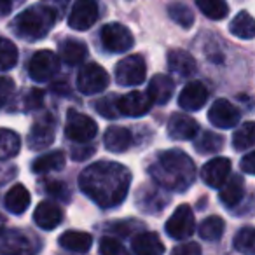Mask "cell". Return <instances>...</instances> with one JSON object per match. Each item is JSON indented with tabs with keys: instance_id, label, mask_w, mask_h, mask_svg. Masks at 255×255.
Here are the masks:
<instances>
[{
	"instance_id": "1",
	"label": "cell",
	"mask_w": 255,
	"mask_h": 255,
	"mask_svg": "<svg viewBox=\"0 0 255 255\" xmlns=\"http://www.w3.org/2000/svg\"><path fill=\"white\" fill-rule=\"evenodd\" d=\"M131 171L114 161L93 163L79 175V187L102 208L119 206L126 199Z\"/></svg>"
},
{
	"instance_id": "2",
	"label": "cell",
	"mask_w": 255,
	"mask_h": 255,
	"mask_svg": "<svg viewBox=\"0 0 255 255\" xmlns=\"http://www.w3.org/2000/svg\"><path fill=\"white\" fill-rule=\"evenodd\" d=\"M149 173L157 185L173 192H184L196 180V166L185 152L178 149L164 150L156 156Z\"/></svg>"
},
{
	"instance_id": "3",
	"label": "cell",
	"mask_w": 255,
	"mask_h": 255,
	"mask_svg": "<svg viewBox=\"0 0 255 255\" xmlns=\"http://www.w3.org/2000/svg\"><path fill=\"white\" fill-rule=\"evenodd\" d=\"M58 16L53 9L44 5L42 2L19 12L12 21V28L18 37L25 40H40L54 28Z\"/></svg>"
},
{
	"instance_id": "4",
	"label": "cell",
	"mask_w": 255,
	"mask_h": 255,
	"mask_svg": "<svg viewBox=\"0 0 255 255\" xmlns=\"http://www.w3.org/2000/svg\"><path fill=\"white\" fill-rule=\"evenodd\" d=\"M98 133V124L89 116L77 112V110H68L67 124H65V135L68 140L75 143H88Z\"/></svg>"
},
{
	"instance_id": "5",
	"label": "cell",
	"mask_w": 255,
	"mask_h": 255,
	"mask_svg": "<svg viewBox=\"0 0 255 255\" xmlns=\"http://www.w3.org/2000/svg\"><path fill=\"white\" fill-rule=\"evenodd\" d=\"M147 65L140 54L126 56L116 65V81L121 86H138L145 81Z\"/></svg>"
},
{
	"instance_id": "6",
	"label": "cell",
	"mask_w": 255,
	"mask_h": 255,
	"mask_svg": "<svg viewBox=\"0 0 255 255\" xmlns=\"http://www.w3.org/2000/svg\"><path fill=\"white\" fill-rule=\"evenodd\" d=\"M39 248L35 236L16 229H0V252L4 254H33Z\"/></svg>"
},
{
	"instance_id": "7",
	"label": "cell",
	"mask_w": 255,
	"mask_h": 255,
	"mask_svg": "<svg viewBox=\"0 0 255 255\" xmlns=\"http://www.w3.org/2000/svg\"><path fill=\"white\" fill-rule=\"evenodd\" d=\"M60 70V56L49 49L37 51L28 63V74L35 82H47Z\"/></svg>"
},
{
	"instance_id": "8",
	"label": "cell",
	"mask_w": 255,
	"mask_h": 255,
	"mask_svg": "<svg viewBox=\"0 0 255 255\" xmlns=\"http://www.w3.org/2000/svg\"><path fill=\"white\" fill-rule=\"evenodd\" d=\"M166 234L170 238L177 241H184L187 238H191L194 234L196 229V222H194V213H192V208L189 205H180L171 217L166 220Z\"/></svg>"
},
{
	"instance_id": "9",
	"label": "cell",
	"mask_w": 255,
	"mask_h": 255,
	"mask_svg": "<svg viewBox=\"0 0 255 255\" xmlns=\"http://www.w3.org/2000/svg\"><path fill=\"white\" fill-rule=\"evenodd\" d=\"M102 44L109 53H126L133 47V33L121 23H109L100 32Z\"/></svg>"
},
{
	"instance_id": "10",
	"label": "cell",
	"mask_w": 255,
	"mask_h": 255,
	"mask_svg": "<svg viewBox=\"0 0 255 255\" xmlns=\"http://www.w3.org/2000/svg\"><path fill=\"white\" fill-rule=\"evenodd\" d=\"M109 74L98 63L84 65L77 75V89L82 95H98L109 86Z\"/></svg>"
},
{
	"instance_id": "11",
	"label": "cell",
	"mask_w": 255,
	"mask_h": 255,
	"mask_svg": "<svg viewBox=\"0 0 255 255\" xmlns=\"http://www.w3.org/2000/svg\"><path fill=\"white\" fill-rule=\"evenodd\" d=\"M98 19V4L96 0H75L68 16V26L77 32L91 28Z\"/></svg>"
},
{
	"instance_id": "12",
	"label": "cell",
	"mask_w": 255,
	"mask_h": 255,
	"mask_svg": "<svg viewBox=\"0 0 255 255\" xmlns=\"http://www.w3.org/2000/svg\"><path fill=\"white\" fill-rule=\"evenodd\" d=\"M208 121L219 129H229L240 123V110L231 102L219 98L208 110Z\"/></svg>"
},
{
	"instance_id": "13",
	"label": "cell",
	"mask_w": 255,
	"mask_h": 255,
	"mask_svg": "<svg viewBox=\"0 0 255 255\" xmlns=\"http://www.w3.org/2000/svg\"><path fill=\"white\" fill-rule=\"evenodd\" d=\"M199 175L208 187L219 189L231 175V161L227 157H213L206 164H203Z\"/></svg>"
},
{
	"instance_id": "14",
	"label": "cell",
	"mask_w": 255,
	"mask_h": 255,
	"mask_svg": "<svg viewBox=\"0 0 255 255\" xmlns=\"http://www.w3.org/2000/svg\"><path fill=\"white\" fill-rule=\"evenodd\" d=\"M54 142V121L51 116L35 121L30 129L28 145L32 150H44Z\"/></svg>"
},
{
	"instance_id": "15",
	"label": "cell",
	"mask_w": 255,
	"mask_h": 255,
	"mask_svg": "<svg viewBox=\"0 0 255 255\" xmlns=\"http://www.w3.org/2000/svg\"><path fill=\"white\" fill-rule=\"evenodd\" d=\"M198 133L199 124L191 116L177 112L168 121V135L173 140H192Z\"/></svg>"
},
{
	"instance_id": "16",
	"label": "cell",
	"mask_w": 255,
	"mask_h": 255,
	"mask_svg": "<svg viewBox=\"0 0 255 255\" xmlns=\"http://www.w3.org/2000/svg\"><path fill=\"white\" fill-rule=\"evenodd\" d=\"M152 107V102L149 100L147 93L131 91L124 96H119V112L121 116L128 117H140L145 116Z\"/></svg>"
},
{
	"instance_id": "17",
	"label": "cell",
	"mask_w": 255,
	"mask_h": 255,
	"mask_svg": "<svg viewBox=\"0 0 255 255\" xmlns=\"http://www.w3.org/2000/svg\"><path fill=\"white\" fill-rule=\"evenodd\" d=\"M206 100H208V89H206V86L199 81H194V82H189L182 89L180 96H178V105L184 110L196 112V110L205 107Z\"/></svg>"
},
{
	"instance_id": "18",
	"label": "cell",
	"mask_w": 255,
	"mask_h": 255,
	"mask_svg": "<svg viewBox=\"0 0 255 255\" xmlns=\"http://www.w3.org/2000/svg\"><path fill=\"white\" fill-rule=\"evenodd\" d=\"M33 222L44 231H53L63 222V210L53 201H40L33 212Z\"/></svg>"
},
{
	"instance_id": "19",
	"label": "cell",
	"mask_w": 255,
	"mask_h": 255,
	"mask_svg": "<svg viewBox=\"0 0 255 255\" xmlns=\"http://www.w3.org/2000/svg\"><path fill=\"white\" fill-rule=\"evenodd\" d=\"M103 142H105V149L109 152H126L133 143V133L124 126H110L107 128L105 135H103Z\"/></svg>"
},
{
	"instance_id": "20",
	"label": "cell",
	"mask_w": 255,
	"mask_h": 255,
	"mask_svg": "<svg viewBox=\"0 0 255 255\" xmlns=\"http://www.w3.org/2000/svg\"><path fill=\"white\" fill-rule=\"evenodd\" d=\"M175 89V82L171 81L170 75L164 74H157L150 79L149 82V89H147V96L152 103L157 105H166L170 102L171 95H173Z\"/></svg>"
},
{
	"instance_id": "21",
	"label": "cell",
	"mask_w": 255,
	"mask_h": 255,
	"mask_svg": "<svg viewBox=\"0 0 255 255\" xmlns=\"http://www.w3.org/2000/svg\"><path fill=\"white\" fill-rule=\"evenodd\" d=\"M219 189H220V192H219L220 201H222V205L227 206V208H234L236 205H240L245 196V182L240 175H233V177L224 182Z\"/></svg>"
},
{
	"instance_id": "22",
	"label": "cell",
	"mask_w": 255,
	"mask_h": 255,
	"mask_svg": "<svg viewBox=\"0 0 255 255\" xmlns=\"http://www.w3.org/2000/svg\"><path fill=\"white\" fill-rule=\"evenodd\" d=\"M5 210L12 215H21L30 206V192L23 184L12 185L4 198Z\"/></svg>"
},
{
	"instance_id": "23",
	"label": "cell",
	"mask_w": 255,
	"mask_h": 255,
	"mask_svg": "<svg viewBox=\"0 0 255 255\" xmlns=\"http://www.w3.org/2000/svg\"><path fill=\"white\" fill-rule=\"evenodd\" d=\"M58 243L67 252L86 254V252H89V248H91L93 238H91V234L82 233V231H65V233L58 238Z\"/></svg>"
},
{
	"instance_id": "24",
	"label": "cell",
	"mask_w": 255,
	"mask_h": 255,
	"mask_svg": "<svg viewBox=\"0 0 255 255\" xmlns=\"http://www.w3.org/2000/svg\"><path fill=\"white\" fill-rule=\"evenodd\" d=\"M131 250L136 255H161L164 245L156 233H138L131 241Z\"/></svg>"
},
{
	"instance_id": "25",
	"label": "cell",
	"mask_w": 255,
	"mask_h": 255,
	"mask_svg": "<svg viewBox=\"0 0 255 255\" xmlns=\"http://www.w3.org/2000/svg\"><path fill=\"white\" fill-rule=\"evenodd\" d=\"M168 67L171 72L182 75V77H189L196 72V60L184 49H171L168 53Z\"/></svg>"
},
{
	"instance_id": "26",
	"label": "cell",
	"mask_w": 255,
	"mask_h": 255,
	"mask_svg": "<svg viewBox=\"0 0 255 255\" xmlns=\"http://www.w3.org/2000/svg\"><path fill=\"white\" fill-rule=\"evenodd\" d=\"M88 56V47L84 46V42L75 39H67L61 42L60 46V58L67 65H79L86 60Z\"/></svg>"
},
{
	"instance_id": "27",
	"label": "cell",
	"mask_w": 255,
	"mask_h": 255,
	"mask_svg": "<svg viewBox=\"0 0 255 255\" xmlns=\"http://www.w3.org/2000/svg\"><path fill=\"white\" fill-rule=\"evenodd\" d=\"M65 168V154L61 150H53L44 156L37 157L32 163V171L37 175L49 173V171H58Z\"/></svg>"
},
{
	"instance_id": "28",
	"label": "cell",
	"mask_w": 255,
	"mask_h": 255,
	"mask_svg": "<svg viewBox=\"0 0 255 255\" xmlns=\"http://www.w3.org/2000/svg\"><path fill=\"white\" fill-rule=\"evenodd\" d=\"M229 32L233 33L234 37H238V39H245V40L254 39L255 23L250 12L243 11V12H240V14H236V18H234L229 25Z\"/></svg>"
},
{
	"instance_id": "29",
	"label": "cell",
	"mask_w": 255,
	"mask_h": 255,
	"mask_svg": "<svg viewBox=\"0 0 255 255\" xmlns=\"http://www.w3.org/2000/svg\"><path fill=\"white\" fill-rule=\"evenodd\" d=\"M21 149V140L18 133L7 128H0V161L11 159Z\"/></svg>"
},
{
	"instance_id": "30",
	"label": "cell",
	"mask_w": 255,
	"mask_h": 255,
	"mask_svg": "<svg viewBox=\"0 0 255 255\" xmlns=\"http://www.w3.org/2000/svg\"><path fill=\"white\" fill-rule=\"evenodd\" d=\"M224 220L217 215H212L199 224V236L205 241H219L224 234Z\"/></svg>"
},
{
	"instance_id": "31",
	"label": "cell",
	"mask_w": 255,
	"mask_h": 255,
	"mask_svg": "<svg viewBox=\"0 0 255 255\" xmlns=\"http://www.w3.org/2000/svg\"><path fill=\"white\" fill-rule=\"evenodd\" d=\"M196 5L199 11L210 19H224L229 12V5L226 4V0H196Z\"/></svg>"
},
{
	"instance_id": "32",
	"label": "cell",
	"mask_w": 255,
	"mask_h": 255,
	"mask_svg": "<svg viewBox=\"0 0 255 255\" xmlns=\"http://www.w3.org/2000/svg\"><path fill=\"white\" fill-rule=\"evenodd\" d=\"M254 129L255 124L252 121L241 124L240 129H236L233 135V145L238 152H243V150H250L254 147Z\"/></svg>"
},
{
	"instance_id": "33",
	"label": "cell",
	"mask_w": 255,
	"mask_h": 255,
	"mask_svg": "<svg viewBox=\"0 0 255 255\" xmlns=\"http://www.w3.org/2000/svg\"><path fill=\"white\" fill-rule=\"evenodd\" d=\"M233 247L236 252H241V254L247 255H254L255 252V231L254 227L247 226L243 229H240L234 236Z\"/></svg>"
},
{
	"instance_id": "34",
	"label": "cell",
	"mask_w": 255,
	"mask_h": 255,
	"mask_svg": "<svg viewBox=\"0 0 255 255\" xmlns=\"http://www.w3.org/2000/svg\"><path fill=\"white\" fill-rule=\"evenodd\" d=\"M224 147V138L219 133L203 131L201 136L196 140V150L201 154H215Z\"/></svg>"
},
{
	"instance_id": "35",
	"label": "cell",
	"mask_w": 255,
	"mask_h": 255,
	"mask_svg": "<svg viewBox=\"0 0 255 255\" xmlns=\"http://www.w3.org/2000/svg\"><path fill=\"white\" fill-rule=\"evenodd\" d=\"M18 47L11 42V40L0 37V70H11V68L16 67L18 63Z\"/></svg>"
},
{
	"instance_id": "36",
	"label": "cell",
	"mask_w": 255,
	"mask_h": 255,
	"mask_svg": "<svg viewBox=\"0 0 255 255\" xmlns=\"http://www.w3.org/2000/svg\"><path fill=\"white\" fill-rule=\"evenodd\" d=\"M168 14H170V18L173 19L178 26H182V28H191V26L194 25V14H192L191 9L184 4H178V2L177 4H171L170 7H168Z\"/></svg>"
},
{
	"instance_id": "37",
	"label": "cell",
	"mask_w": 255,
	"mask_h": 255,
	"mask_svg": "<svg viewBox=\"0 0 255 255\" xmlns=\"http://www.w3.org/2000/svg\"><path fill=\"white\" fill-rule=\"evenodd\" d=\"M95 107H96V110L102 114V116L107 117V119H116V117H121L119 96H117V95L103 96L102 100H98V103H96Z\"/></svg>"
},
{
	"instance_id": "38",
	"label": "cell",
	"mask_w": 255,
	"mask_h": 255,
	"mask_svg": "<svg viewBox=\"0 0 255 255\" xmlns=\"http://www.w3.org/2000/svg\"><path fill=\"white\" fill-rule=\"evenodd\" d=\"M98 250H100V254H103V255H123V254H126V248L123 247V243H121L117 238H112V236L102 238Z\"/></svg>"
},
{
	"instance_id": "39",
	"label": "cell",
	"mask_w": 255,
	"mask_h": 255,
	"mask_svg": "<svg viewBox=\"0 0 255 255\" xmlns=\"http://www.w3.org/2000/svg\"><path fill=\"white\" fill-rule=\"evenodd\" d=\"M46 192L54 199H61V201L68 203L70 201V192H68L67 185L63 182H56V180H49L46 182Z\"/></svg>"
},
{
	"instance_id": "40",
	"label": "cell",
	"mask_w": 255,
	"mask_h": 255,
	"mask_svg": "<svg viewBox=\"0 0 255 255\" xmlns=\"http://www.w3.org/2000/svg\"><path fill=\"white\" fill-rule=\"evenodd\" d=\"M42 102H44L42 91H39V89H32L25 98V109L26 110H37V109L42 107Z\"/></svg>"
},
{
	"instance_id": "41",
	"label": "cell",
	"mask_w": 255,
	"mask_h": 255,
	"mask_svg": "<svg viewBox=\"0 0 255 255\" xmlns=\"http://www.w3.org/2000/svg\"><path fill=\"white\" fill-rule=\"evenodd\" d=\"M14 91V82L9 77H0V107L9 100V96Z\"/></svg>"
},
{
	"instance_id": "42",
	"label": "cell",
	"mask_w": 255,
	"mask_h": 255,
	"mask_svg": "<svg viewBox=\"0 0 255 255\" xmlns=\"http://www.w3.org/2000/svg\"><path fill=\"white\" fill-rule=\"evenodd\" d=\"M42 4L47 5L49 9H53L58 18H61V16L65 14V11H67L70 0H42Z\"/></svg>"
},
{
	"instance_id": "43",
	"label": "cell",
	"mask_w": 255,
	"mask_h": 255,
	"mask_svg": "<svg viewBox=\"0 0 255 255\" xmlns=\"http://www.w3.org/2000/svg\"><path fill=\"white\" fill-rule=\"evenodd\" d=\"M173 254H185V255H199L201 254V248L198 243H185V245H178L173 248Z\"/></svg>"
},
{
	"instance_id": "44",
	"label": "cell",
	"mask_w": 255,
	"mask_h": 255,
	"mask_svg": "<svg viewBox=\"0 0 255 255\" xmlns=\"http://www.w3.org/2000/svg\"><path fill=\"white\" fill-rule=\"evenodd\" d=\"M241 170L245 171L247 175H254L255 173V152H248V154H245V157L241 159Z\"/></svg>"
},
{
	"instance_id": "45",
	"label": "cell",
	"mask_w": 255,
	"mask_h": 255,
	"mask_svg": "<svg viewBox=\"0 0 255 255\" xmlns=\"http://www.w3.org/2000/svg\"><path fill=\"white\" fill-rule=\"evenodd\" d=\"M82 145H84L82 149H79V147H74V149H72V156H74L75 161L86 159V157L91 156V154L95 152V149H93V147H89V149H88V145H86V143H82Z\"/></svg>"
},
{
	"instance_id": "46",
	"label": "cell",
	"mask_w": 255,
	"mask_h": 255,
	"mask_svg": "<svg viewBox=\"0 0 255 255\" xmlns=\"http://www.w3.org/2000/svg\"><path fill=\"white\" fill-rule=\"evenodd\" d=\"M16 0H0V16H5L12 11Z\"/></svg>"
},
{
	"instance_id": "47",
	"label": "cell",
	"mask_w": 255,
	"mask_h": 255,
	"mask_svg": "<svg viewBox=\"0 0 255 255\" xmlns=\"http://www.w3.org/2000/svg\"><path fill=\"white\" fill-rule=\"evenodd\" d=\"M2 220H4V219H2V215H0V224H2Z\"/></svg>"
}]
</instances>
